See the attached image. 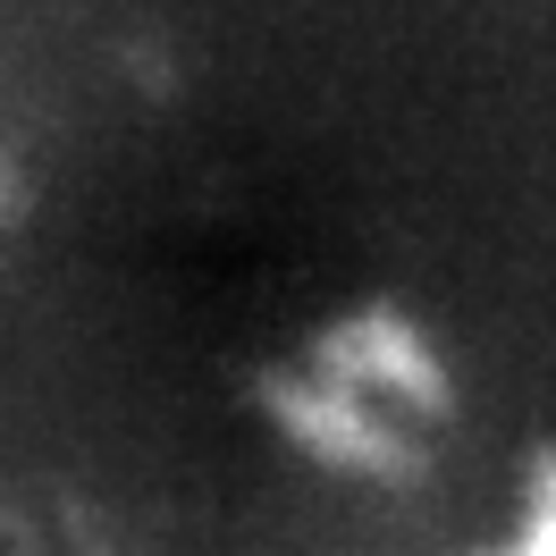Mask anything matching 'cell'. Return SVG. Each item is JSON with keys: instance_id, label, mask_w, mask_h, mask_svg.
<instances>
[{"instance_id": "6da1fadb", "label": "cell", "mask_w": 556, "mask_h": 556, "mask_svg": "<svg viewBox=\"0 0 556 556\" xmlns=\"http://www.w3.org/2000/svg\"><path fill=\"white\" fill-rule=\"evenodd\" d=\"M270 405H278V430H287L295 447H313L320 464H338V472H363V481H405V472H414V439H405L371 396L338 388L329 371L287 380Z\"/></svg>"}, {"instance_id": "7a4b0ae2", "label": "cell", "mask_w": 556, "mask_h": 556, "mask_svg": "<svg viewBox=\"0 0 556 556\" xmlns=\"http://www.w3.org/2000/svg\"><path fill=\"white\" fill-rule=\"evenodd\" d=\"M320 371L354 396H388V405H405V414H447V371H439V354L421 338L414 320L396 313H371V320H346L329 346H320Z\"/></svg>"}, {"instance_id": "3957f363", "label": "cell", "mask_w": 556, "mask_h": 556, "mask_svg": "<svg viewBox=\"0 0 556 556\" xmlns=\"http://www.w3.org/2000/svg\"><path fill=\"white\" fill-rule=\"evenodd\" d=\"M497 556H556V455L531 464V481H522V522H515V548Z\"/></svg>"}]
</instances>
